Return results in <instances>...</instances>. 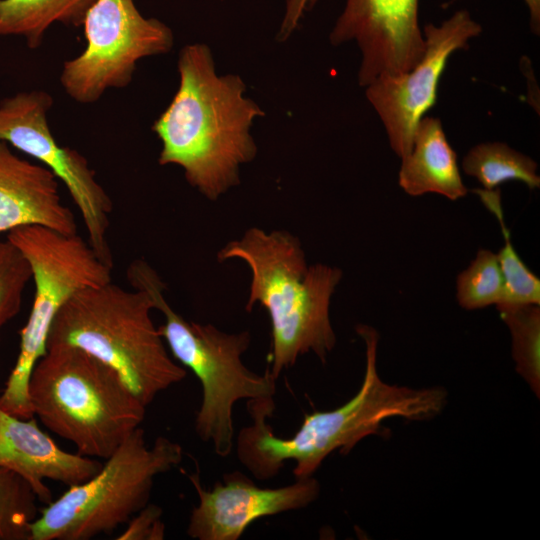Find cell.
I'll list each match as a JSON object with an SVG mask.
<instances>
[{
    "mask_svg": "<svg viewBox=\"0 0 540 540\" xmlns=\"http://www.w3.org/2000/svg\"><path fill=\"white\" fill-rule=\"evenodd\" d=\"M53 98L42 90L18 92L0 101V141L38 160L63 182L78 208L88 243L113 268L108 242L113 202L87 159L54 138L47 114Z\"/></svg>",
    "mask_w": 540,
    "mask_h": 540,
    "instance_id": "cell-9",
    "label": "cell"
},
{
    "mask_svg": "<svg viewBox=\"0 0 540 540\" xmlns=\"http://www.w3.org/2000/svg\"><path fill=\"white\" fill-rule=\"evenodd\" d=\"M219 262L240 259L251 272L245 309L260 304L268 313L269 370L276 379L297 359L314 353L321 362L336 344L329 307L341 269L308 265L300 240L286 230L247 229L217 254Z\"/></svg>",
    "mask_w": 540,
    "mask_h": 540,
    "instance_id": "cell-2",
    "label": "cell"
},
{
    "mask_svg": "<svg viewBox=\"0 0 540 540\" xmlns=\"http://www.w3.org/2000/svg\"><path fill=\"white\" fill-rule=\"evenodd\" d=\"M7 239L25 256L32 270L34 297L20 332L19 353L0 394V407L20 418L33 417L28 386L31 372L47 351L52 323L78 291L111 281L105 264L81 236L39 225L11 230Z\"/></svg>",
    "mask_w": 540,
    "mask_h": 540,
    "instance_id": "cell-7",
    "label": "cell"
},
{
    "mask_svg": "<svg viewBox=\"0 0 540 540\" xmlns=\"http://www.w3.org/2000/svg\"><path fill=\"white\" fill-rule=\"evenodd\" d=\"M401 160L398 183L410 196L436 193L456 201L468 193L457 155L438 118L420 119L414 131L412 149Z\"/></svg>",
    "mask_w": 540,
    "mask_h": 540,
    "instance_id": "cell-15",
    "label": "cell"
},
{
    "mask_svg": "<svg viewBox=\"0 0 540 540\" xmlns=\"http://www.w3.org/2000/svg\"><path fill=\"white\" fill-rule=\"evenodd\" d=\"M318 0H286L284 16L277 40L286 41L298 27L306 12L311 11Z\"/></svg>",
    "mask_w": 540,
    "mask_h": 540,
    "instance_id": "cell-24",
    "label": "cell"
},
{
    "mask_svg": "<svg viewBox=\"0 0 540 540\" xmlns=\"http://www.w3.org/2000/svg\"><path fill=\"white\" fill-rule=\"evenodd\" d=\"M133 289L145 291L154 309L164 317L158 327L171 356L190 369L202 386V402L195 418V431L211 442L220 457L234 447L233 406L242 399L273 398L276 378L267 367L263 374L249 370L242 355L250 345L248 331L226 333L212 324L187 321L164 297L166 285L155 269L143 259L127 268Z\"/></svg>",
    "mask_w": 540,
    "mask_h": 540,
    "instance_id": "cell-5",
    "label": "cell"
},
{
    "mask_svg": "<svg viewBox=\"0 0 540 540\" xmlns=\"http://www.w3.org/2000/svg\"><path fill=\"white\" fill-rule=\"evenodd\" d=\"M530 15V27L535 35L540 34V0H524Z\"/></svg>",
    "mask_w": 540,
    "mask_h": 540,
    "instance_id": "cell-25",
    "label": "cell"
},
{
    "mask_svg": "<svg viewBox=\"0 0 540 540\" xmlns=\"http://www.w3.org/2000/svg\"><path fill=\"white\" fill-rule=\"evenodd\" d=\"M512 339L516 370L539 395L540 388V308L525 304L498 308Z\"/></svg>",
    "mask_w": 540,
    "mask_h": 540,
    "instance_id": "cell-19",
    "label": "cell"
},
{
    "mask_svg": "<svg viewBox=\"0 0 540 540\" xmlns=\"http://www.w3.org/2000/svg\"><path fill=\"white\" fill-rule=\"evenodd\" d=\"M28 394L33 415L91 458L107 459L140 427L147 407L111 366L66 344L47 347Z\"/></svg>",
    "mask_w": 540,
    "mask_h": 540,
    "instance_id": "cell-3",
    "label": "cell"
},
{
    "mask_svg": "<svg viewBox=\"0 0 540 540\" xmlns=\"http://www.w3.org/2000/svg\"><path fill=\"white\" fill-rule=\"evenodd\" d=\"M101 466L96 458L61 449L34 416L20 418L0 407V467L21 476L38 501L46 505L53 500L45 480L70 487L91 478Z\"/></svg>",
    "mask_w": 540,
    "mask_h": 540,
    "instance_id": "cell-13",
    "label": "cell"
},
{
    "mask_svg": "<svg viewBox=\"0 0 540 540\" xmlns=\"http://www.w3.org/2000/svg\"><path fill=\"white\" fill-rule=\"evenodd\" d=\"M485 207L498 219L504 245L496 254L504 278V298L498 308L525 304L540 305V280L522 261L506 227L499 189H474Z\"/></svg>",
    "mask_w": 540,
    "mask_h": 540,
    "instance_id": "cell-18",
    "label": "cell"
},
{
    "mask_svg": "<svg viewBox=\"0 0 540 540\" xmlns=\"http://www.w3.org/2000/svg\"><path fill=\"white\" fill-rule=\"evenodd\" d=\"M198 496L190 514L187 535L197 540H237L254 521L308 506L319 495L313 477L298 478L279 488H261L239 471L226 473L211 490L199 471L188 474Z\"/></svg>",
    "mask_w": 540,
    "mask_h": 540,
    "instance_id": "cell-12",
    "label": "cell"
},
{
    "mask_svg": "<svg viewBox=\"0 0 540 540\" xmlns=\"http://www.w3.org/2000/svg\"><path fill=\"white\" fill-rule=\"evenodd\" d=\"M154 304L143 290L111 281L75 293L56 315L47 347H79L116 370L147 406L181 382L187 371L168 352L155 326Z\"/></svg>",
    "mask_w": 540,
    "mask_h": 540,
    "instance_id": "cell-4",
    "label": "cell"
},
{
    "mask_svg": "<svg viewBox=\"0 0 540 540\" xmlns=\"http://www.w3.org/2000/svg\"><path fill=\"white\" fill-rule=\"evenodd\" d=\"M162 509L148 503L128 522L117 540H161L165 537V525L161 520Z\"/></svg>",
    "mask_w": 540,
    "mask_h": 540,
    "instance_id": "cell-23",
    "label": "cell"
},
{
    "mask_svg": "<svg viewBox=\"0 0 540 540\" xmlns=\"http://www.w3.org/2000/svg\"><path fill=\"white\" fill-rule=\"evenodd\" d=\"M58 182L47 167L21 158L0 141V234L27 225L76 234L74 214L63 203Z\"/></svg>",
    "mask_w": 540,
    "mask_h": 540,
    "instance_id": "cell-14",
    "label": "cell"
},
{
    "mask_svg": "<svg viewBox=\"0 0 540 540\" xmlns=\"http://www.w3.org/2000/svg\"><path fill=\"white\" fill-rule=\"evenodd\" d=\"M95 0H0V37L19 36L38 48L53 23L81 26Z\"/></svg>",
    "mask_w": 540,
    "mask_h": 540,
    "instance_id": "cell-16",
    "label": "cell"
},
{
    "mask_svg": "<svg viewBox=\"0 0 540 540\" xmlns=\"http://www.w3.org/2000/svg\"><path fill=\"white\" fill-rule=\"evenodd\" d=\"M37 497L18 474L0 467V540H29L37 518Z\"/></svg>",
    "mask_w": 540,
    "mask_h": 540,
    "instance_id": "cell-21",
    "label": "cell"
},
{
    "mask_svg": "<svg viewBox=\"0 0 540 540\" xmlns=\"http://www.w3.org/2000/svg\"><path fill=\"white\" fill-rule=\"evenodd\" d=\"M422 32L424 54L412 69L380 77L366 87V97L385 127L390 147L401 159L412 149L418 122L436 103L448 59L457 50L466 49L482 27L462 9L438 26L427 24Z\"/></svg>",
    "mask_w": 540,
    "mask_h": 540,
    "instance_id": "cell-10",
    "label": "cell"
},
{
    "mask_svg": "<svg viewBox=\"0 0 540 540\" xmlns=\"http://www.w3.org/2000/svg\"><path fill=\"white\" fill-rule=\"evenodd\" d=\"M86 48L67 60L60 74L65 92L83 104L96 102L108 90L124 88L142 58L168 53L172 30L146 18L134 0H95L83 21Z\"/></svg>",
    "mask_w": 540,
    "mask_h": 540,
    "instance_id": "cell-8",
    "label": "cell"
},
{
    "mask_svg": "<svg viewBox=\"0 0 540 540\" xmlns=\"http://www.w3.org/2000/svg\"><path fill=\"white\" fill-rule=\"evenodd\" d=\"M178 72V89L152 126L162 145L158 163L181 167L187 182L215 201L240 183V167L256 157L250 129L265 113L244 96L239 75L216 73L205 44L181 49Z\"/></svg>",
    "mask_w": 540,
    "mask_h": 540,
    "instance_id": "cell-1",
    "label": "cell"
},
{
    "mask_svg": "<svg viewBox=\"0 0 540 540\" xmlns=\"http://www.w3.org/2000/svg\"><path fill=\"white\" fill-rule=\"evenodd\" d=\"M504 278L497 255L479 249L474 260L456 278V299L466 310L498 305L504 298Z\"/></svg>",
    "mask_w": 540,
    "mask_h": 540,
    "instance_id": "cell-20",
    "label": "cell"
},
{
    "mask_svg": "<svg viewBox=\"0 0 540 540\" xmlns=\"http://www.w3.org/2000/svg\"><path fill=\"white\" fill-rule=\"evenodd\" d=\"M182 446L159 436L151 446L136 428L83 483L46 504L29 540H88L111 534L149 503L155 478L178 466Z\"/></svg>",
    "mask_w": 540,
    "mask_h": 540,
    "instance_id": "cell-6",
    "label": "cell"
},
{
    "mask_svg": "<svg viewBox=\"0 0 540 540\" xmlns=\"http://www.w3.org/2000/svg\"><path fill=\"white\" fill-rule=\"evenodd\" d=\"M419 0H347L331 33L332 45L354 40L362 61L359 85L412 69L425 50Z\"/></svg>",
    "mask_w": 540,
    "mask_h": 540,
    "instance_id": "cell-11",
    "label": "cell"
},
{
    "mask_svg": "<svg viewBox=\"0 0 540 540\" xmlns=\"http://www.w3.org/2000/svg\"><path fill=\"white\" fill-rule=\"evenodd\" d=\"M32 270L23 253L8 239L0 241V337L3 327L21 310Z\"/></svg>",
    "mask_w": 540,
    "mask_h": 540,
    "instance_id": "cell-22",
    "label": "cell"
},
{
    "mask_svg": "<svg viewBox=\"0 0 540 540\" xmlns=\"http://www.w3.org/2000/svg\"><path fill=\"white\" fill-rule=\"evenodd\" d=\"M538 165L529 156L503 142H486L472 147L462 160L463 171L491 190L507 181L523 182L529 189L540 187Z\"/></svg>",
    "mask_w": 540,
    "mask_h": 540,
    "instance_id": "cell-17",
    "label": "cell"
}]
</instances>
